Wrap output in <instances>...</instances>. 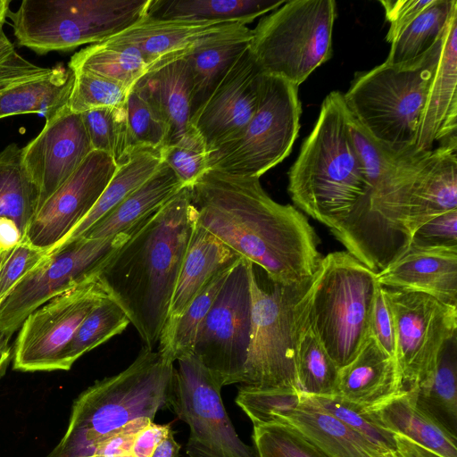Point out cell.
I'll return each mask as SVG.
<instances>
[{
  "instance_id": "26",
  "label": "cell",
  "mask_w": 457,
  "mask_h": 457,
  "mask_svg": "<svg viewBox=\"0 0 457 457\" xmlns=\"http://www.w3.org/2000/svg\"><path fill=\"white\" fill-rule=\"evenodd\" d=\"M241 258L197 221L179 270L165 325L178 319L216 275L230 270Z\"/></svg>"
},
{
  "instance_id": "2",
  "label": "cell",
  "mask_w": 457,
  "mask_h": 457,
  "mask_svg": "<svg viewBox=\"0 0 457 457\" xmlns=\"http://www.w3.org/2000/svg\"><path fill=\"white\" fill-rule=\"evenodd\" d=\"M196 222L190 189L184 187L134 228L97 274L148 349L154 350L166 323Z\"/></svg>"
},
{
  "instance_id": "37",
  "label": "cell",
  "mask_w": 457,
  "mask_h": 457,
  "mask_svg": "<svg viewBox=\"0 0 457 457\" xmlns=\"http://www.w3.org/2000/svg\"><path fill=\"white\" fill-rule=\"evenodd\" d=\"M457 337L444 347L430 381L415 390L417 401L450 432L457 428ZM413 390V389H412Z\"/></svg>"
},
{
  "instance_id": "27",
  "label": "cell",
  "mask_w": 457,
  "mask_h": 457,
  "mask_svg": "<svg viewBox=\"0 0 457 457\" xmlns=\"http://www.w3.org/2000/svg\"><path fill=\"white\" fill-rule=\"evenodd\" d=\"M135 85L166 122L165 145L179 141L192 127V77L187 60L180 58L148 71Z\"/></svg>"
},
{
  "instance_id": "15",
  "label": "cell",
  "mask_w": 457,
  "mask_h": 457,
  "mask_svg": "<svg viewBox=\"0 0 457 457\" xmlns=\"http://www.w3.org/2000/svg\"><path fill=\"white\" fill-rule=\"evenodd\" d=\"M107 294L97 275L52 298L22 322L13 353L20 371L62 370V357L80 324Z\"/></svg>"
},
{
  "instance_id": "51",
  "label": "cell",
  "mask_w": 457,
  "mask_h": 457,
  "mask_svg": "<svg viewBox=\"0 0 457 457\" xmlns=\"http://www.w3.org/2000/svg\"><path fill=\"white\" fill-rule=\"evenodd\" d=\"M152 421L142 417L127 423L96 446L94 457H133L132 446L137 434Z\"/></svg>"
},
{
  "instance_id": "8",
  "label": "cell",
  "mask_w": 457,
  "mask_h": 457,
  "mask_svg": "<svg viewBox=\"0 0 457 457\" xmlns=\"http://www.w3.org/2000/svg\"><path fill=\"white\" fill-rule=\"evenodd\" d=\"M150 0H24L7 18L20 46L37 54L103 42L145 14Z\"/></svg>"
},
{
  "instance_id": "18",
  "label": "cell",
  "mask_w": 457,
  "mask_h": 457,
  "mask_svg": "<svg viewBox=\"0 0 457 457\" xmlns=\"http://www.w3.org/2000/svg\"><path fill=\"white\" fill-rule=\"evenodd\" d=\"M264 76L248 47L192 118L210 154L242 134L258 108Z\"/></svg>"
},
{
  "instance_id": "3",
  "label": "cell",
  "mask_w": 457,
  "mask_h": 457,
  "mask_svg": "<svg viewBox=\"0 0 457 457\" xmlns=\"http://www.w3.org/2000/svg\"><path fill=\"white\" fill-rule=\"evenodd\" d=\"M369 180L354 146L343 94L330 92L288 170L295 205L333 232L366 196Z\"/></svg>"
},
{
  "instance_id": "49",
  "label": "cell",
  "mask_w": 457,
  "mask_h": 457,
  "mask_svg": "<svg viewBox=\"0 0 457 457\" xmlns=\"http://www.w3.org/2000/svg\"><path fill=\"white\" fill-rule=\"evenodd\" d=\"M409 245L457 249V210L443 212L423 223L412 233Z\"/></svg>"
},
{
  "instance_id": "33",
  "label": "cell",
  "mask_w": 457,
  "mask_h": 457,
  "mask_svg": "<svg viewBox=\"0 0 457 457\" xmlns=\"http://www.w3.org/2000/svg\"><path fill=\"white\" fill-rule=\"evenodd\" d=\"M37 187L24 167L15 143L0 152V218L12 220L22 236L38 210Z\"/></svg>"
},
{
  "instance_id": "5",
  "label": "cell",
  "mask_w": 457,
  "mask_h": 457,
  "mask_svg": "<svg viewBox=\"0 0 457 457\" xmlns=\"http://www.w3.org/2000/svg\"><path fill=\"white\" fill-rule=\"evenodd\" d=\"M379 287L377 272L347 251L320 260L308 291L307 321L339 370L357 356L370 334Z\"/></svg>"
},
{
  "instance_id": "29",
  "label": "cell",
  "mask_w": 457,
  "mask_h": 457,
  "mask_svg": "<svg viewBox=\"0 0 457 457\" xmlns=\"http://www.w3.org/2000/svg\"><path fill=\"white\" fill-rule=\"evenodd\" d=\"M386 428L442 457H457L456 436L417 401L415 390L404 389L376 410Z\"/></svg>"
},
{
  "instance_id": "25",
  "label": "cell",
  "mask_w": 457,
  "mask_h": 457,
  "mask_svg": "<svg viewBox=\"0 0 457 457\" xmlns=\"http://www.w3.org/2000/svg\"><path fill=\"white\" fill-rule=\"evenodd\" d=\"M251 40L252 29L235 22L201 39L184 57L192 77L191 120L237 59L249 47Z\"/></svg>"
},
{
  "instance_id": "7",
  "label": "cell",
  "mask_w": 457,
  "mask_h": 457,
  "mask_svg": "<svg viewBox=\"0 0 457 457\" xmlns=\"http://www.w3.org/2000/svg\"><path fill=\"white\" fill-rule=\"evenodd\" d=\"M249 277L251 334L240 386L300 389L296 353L299 337L306 322L308 291L313 276L291 285L269 279L270 284L263 286L251 263Z\"/></svg>"
},
{
  "instance_id": "50",
  "label": "cell",
  "mask_w": 457,
  "mask_h": 457,
  "mask_svg": "<svg viewBox=\"0 0 457 457\" xmlns=\"http://www.w3.org/2000/svg\"><path fill=\"white\" fill-rule=\"evenodd\" d=\"M370 334L380 347L398 363L393 314L381 286L378 287L374 301Z\"/></svg>"
},
{
  "instance_id": "9",
  "label": "cell",
  "mask_w": 457,
  "mask_h": 457,
  "mask_svg": "<svg viewBox=\"0 0 457 457\" xmlns=\"http://www.w3.org/2000/svg\"><path fill=\"white\" fill-rule=\"evenodd\" d=\"M334 0L286 1L252 29L249 49L265 75L299 87L332 55Z\"/></svg>"
},
{
  "instance_id": "54",
  "label": "cell",
  "mask_w": 457,
  "mask_h": 457,
  "mask_svg": "<svg viewBox=\"0 0 457 457\" xmlns=\"http://www.w3.org/2000/svg\"><path fill=\"white\" fill-rule=\"evenodd\" d=\"M396 448L403 457H442L439 454L424 448L410 439L395 435Z\"/></svg>"
},
{
  "instance_id": "52",
  "label": "cell",
  "mask_w": 457,
  "mask_h": 457,
  "mask_svg": "<svg viewBox=\"0 0 457 457\" xmlns=\"http://www.w3.org/2000/svg\"><path fill=\"white\" fill-rule=\"evenodd\" d=\"M433 0H384L380 1L389 23L386 39L391 43L396 34L414 20Z\"/></svg>"
},
{
  "instance_id": "31",
  "label": "cell",
  "mask_w": 457,
  "mask_h": 457,
  "mask_svg": "<svg viewBox=\"0 0 457 457\" xmlns=\"http://www.w3.org/2000/svg\"><path fill=\"white\" fill-rule=\"evenodd\" d=\"M287 1V0H286ZM285 0H150L146 15L159 20L239 22L246 25Z\"/></svg>"
},
{
  "instance_id": "47",
  "label": "cell",
  "mask_w": 457,
  "mask_h": 457,
  "mask_svg": "<svg viewBox=\"0 0 457 457\" xmlns=\"http://www.w3.org/2000/svg\"><path fill=\"white\" fill-rule=\"evenodd\" d=\"M348 112L351 136L364 166L370 189L406 149H395L377 140L349 111Z\"/></svg>"
},
{
  "instance_id": "53",
  "label": "cell",
  "mask_w": 457,
  "mask_h": 457,
  "mask_svg": "<svg viewBox=\"0 0 457 457\" xmlns=\"http://www.w3.org/2000/svg\"><path fill=\"white\" fill-rule=\"evenodd\" d=\"M170 429V424L150 422L137 434L132 446V456L152 457L156 445Z\"/></svg>"
},
{
  "instance_id": "12",
  "label": "cell",
  "mask_w": 457,
  "mask_h": 457,
  "mask_svg": "<svg viewBox=\"0 0 457 457\" xmlns=\"http://www.w3.org/2000/svg\"><path fill=\"white\" fill-rule=\"evenodd\" d=\"M170 403L189 427L188 457H257L254 447L244 443L223 405L222 386L194 353L177 360Z\"/></svg>"
},
{
  "instance_id": "32",
  "label": "cell",
  "mask_w": 457,
  "mask_h": 457,
  "mask_svg": "<svg viewBox=\"0 0 457 457\" xmlns=\"http://www.w3.org/2000/svg\"><path fill=\"white\" fill-rule=\"evenodd\" d=\"M162 163L159 151L135 149L117 166L115 173L89 213L51 251L80 237L94 223L148 180Z\"/></svg>"
},
{
  "instance_id": "36",
  "label": "cell",
  "mask_w": 457,
  "mask_h": 457,
  "mask_svg": "<svg viewBox=\"0 0 457 457\" xmlns=\"http://www.w3.org/2000/svg\"><path fill=\"white\" fill-rule=\"evenodd\" d=\"M230 270L216 275L194 298L178 319L163 327L157 350L162 355L175 361L179 358L193 353L198 328L206 317Z\"/></svg>"
},
{
  "instance_id": "28",
  "label": "cell",
  "mask_w": 457,
  "mask_h": 457,
  "mask_svg": "<svg viewBox=\"0 0 457 457\" xmlns=\"http://www.w3.org/2000/svg\"><path fill=\"white\" fill-rule=\"evenodd\" d=\"M182 182L162 162L154 174L107 214L94 223L80 237L105 239L131 229L173 197Z\"/></svg>"
},
{
  "instance_id": "58",
  "label": "cell",
  "mask_w": 457,
  "mask_h": 457,
  "mask_svg": "<svg viewBox=\"0 0 457 457\" xmlns=\"http://www.w3.org/2000/svg\"><path fill=\"white\" fill-rule=\"evenodd\" d=\"M10 0H0V30L3 29L6 21L7 13L10 10Z\"/></svg>"
},
{
  "instance_id": "56",
  "label": "cell",
  "mask_w": 457,
  "mask_h": 457,
  "mask_svg": "<svg viewBox=\"0 0 457 457\" xmlns=\"http://www.w3.org/2000/svg\"><path fill=\"white\" fill-rule=\"evenodd\" d=\"M172 428L156 445L152 457H179L180 445L174 438Z\"/></svg>"
},
{
  "instance_id": "30",
  "label": "cell",
  "mask_w": 457,
  "mask_h": 457,
  "mask_svg": "<svg viewBox=\"0 0 457 457\" xmlns=\"http://www.w3.org/2000/svg\"><path fill=\"white\" fill-rule=\"evenodd\" d=\"M287 423L301 431L330 457H376L385 452L348 428L303 394Z\"/></svg>"
},
{
  "instance_id": "42",
  "label": "cell",
  "mask_w": 457,
  "mask_h": 457,
  "mask_svg": "<svg viewBox=\"0 0 457 457\" xmlns=\"http://www.w3.org/2000/svg\"><path fill=\"white\" fill-rule=\"evenodd\" d=\"M308 397L315 404L380 449L384 451L397 450L395 434L386 428L376 411L348 402L337 395Z\"/></svg>"
},
{
  "instance_id": "46",
  "label": "cell",
  "mask_w": 457,
  "mask_h": 457,
  "mask_svg": "<svg viewBox=\"0 0 457 457\" xmlns=\"http://www.w3.org/2000/svg\"><path fill=\"white\" fill-rule=\"evenodd\" d=\"M162 162L169 165L184 187H190L209 170L210 153L200 133L194 128L176 143L159 150Z\"/></svg>"
},
{
  "instance_id": "10",
  "label": "cell",
  "mask_w": 457,
  "mask_h": 457,
  "mask_svg": "<svg viewBox=\"0 0 457 457\" xmlns=\"http://www.w3.org/2000/svg\"><path fill=\"white\" fill-rule=\"evenodd\" d=\"M298 87L265 75L255 113L236 140L210 154L209 169L260 178L287 158L300 129Z\"/></svg>"
},
{
  "instance_id": "23",
  "label": "cell",
  "mask_w": 457,
  "mask_h": 457,
  "mask_svg": "<svg viewBox=\"0 0 457 457\" xmlns=\"http://www.w3.org/2000/svg\"><path fill=\"white\" fill-rule=\"evenodd\" d=\"M232 23L235 22L159 20L145 14L108 40L137 47L147 64L148 71H151L184 58L201 39L227 29Z\"/></svg>"
},
{
  "instance_id": "35",
  "label": "cell",
  "mask_w": 457,
  "mask_h": 457,
  "mask_svg": "<svg viewBox=\"0 0 457 457\" xmlns=\"http://www.w3.org/2000/svg\"><path fill=\"white\" fill-rule=\"evenodd\" d=\"M456 11V0H433L396 34L385 62L403 64L424 55L442 38Z\"/></svg>"
},
{
  "instance_id": "59",
  "label": "cell",
  "mask_w": 457,
  "mask_h": 457,
  "mask_svg": "<svg viewBox=\"0 0 457 457\" xmlns=\"http://www.w3.org/2000/svg\"><path fill=\"white\" fill-rule=\"evenodd\" d=\"M12 249L0 244V271Z\"/></svg>"
},
{
  "instance_id": "6",
  "label": "cell",
  "mask_w": 457,
  "mask_h": 457,
  "mask_svg": "<svg viewBox=\"0 0 457 457\" xmlns=\"http://www.w3.org/2000/svg\"><path fill=\"white\" fill-rule=\"evenodd\" d=\"M442 38L424 55L403 64H382L358 74L343 95L348 111L378 141L414 147Z\"/></svg>"
},
{
  "instance_id": "44",
  "label": "cell",
  "mask_w": 457,
  "mask_h": 457,
  "mask_svg": "<svg viewBox=\"0 0 457 457\" xmlns=\"http://www.w3.org/2000/svg\"><path fill=\"white\" fill-rule=\"evenodd\" d=\"M253 440L257 457H330L287 423L253 425Z\"/></svg>"
},
{
  "instance_id": "22",
  "label": "cell",
  "mask_w": 457,
  "mask_h": 457,
  "mask_svg": "<svg viewBox=\"0 0 457 457\" xmlns=\"http://www.w3.org/2000/svg\"><path fill=\"white\" fill-rule=\"evenodd\" d=\"M403 390L399 364L370 334L357 356L339 370L335 395L376 411Z\"/></svg>"
},
{
  "instance_id": "45",
  "label": "cell",
  "mask_w": 457,
  "mask_h": 457,
  "mask_svg": "<svg viewBox=\"0 0 457 457\" xmlns=\"http://www.w3.org/2000/svg\"><path fill=\"white\" fill-rule=\"evenodd\" d=\"M69 108L76 113L126 104L132 88L85 71H75Z\"/></svg>"
},
{
  "instance_id": "38",
  "label": "cell",
  "mask_w": 457,
  "mask_h": 457,
  "mask_svg": "<svg viewBox=\"0 0 457 457\" xmlns=\"http://www.w3.org/2000/svg\"><path fill=\"white\" fill-rule=\"evenodd\" d=\"M339 369L306 322L299 337L296 372L301 391L308 396L337 393Z\"/></svg>"
},
{
  "instance_id": "34",
  "label": "cell",
  "mask_w": 457,
  "mask_h": 457,
  "mask_svg": "<svg viewBox=\"0 0 457 457\" xmlns=\"http://www.w3.org/2000/svg\"><path fill=\"white\" fill-rule=\"evenodd\" d=\"M68 68L112 79L132 88L148 72L147 64L139 52L127 43L104 40L76 52Z\"/></svg>"
},
{
  "instance_id": "57",
  "label": "cell",
  "mask_w": 457,
  "mask_h": 457,
  "mask_svg": "<svg viewBox=\"0 0 457 457\" xmlns=\"http://www.w3.org/2000/svg\"><path fill=\"white\" fill-rule=\"evenodd\" d=\"M12 336L0 334V378L4 375L6 369L12 358L10 339Z\"/></svg>"
},
{
  "instance_id": "16",
  "label": "cell",
  "mask_w": 457,
  "mask_h": 457,
  "mask_svg": "<svg viewBox=\"0 0 457 457\" xmlns=\"http://www.w3.org/2000/svg\"><path fill=\"white\" fill-rule=\"evenodd\" d=\"M73 84L69 68L31 63L0 30V119L38 113L49 120L69 106Z\"/></svg>"
},
{
  "instance_id": "11",
  "label": "cell",
  "mask_w": 457,
  "mask_h": 457,
  "mask_svg": "<svg viewBox=\"0 0 457 457\" xmlns=\"http://www.w3.org/2000/svg\"><path fill=\"white\" fill-rule=\"evenodd\" d=\"M136 226L105 239L79 237L51 251L0 303V334L12 336L38 307L96 277Z\"/></svg>"
},
{
  "instance_id": "39",
  "label": "cell",
  "mask_w": 457,
  "mask_h": 457,
  "mask_svg": "<svg viewBox=\"0 0 457 457\" xmlns=\"http://www.w3.org/2000/svg\"><path fill=\"white\" fill-rule=\"evenodd\" d=\"M129 323L122 309L105 297L83 320L64 350L62 370H69L79 357L120 334Z\"/></svg>"
},
{
  "instance_id": "14",
  "label": "cell",
  "mask_w": 457,
  "mask_h": 457,
  "mask_svg": "<svg viewBox=\"0 0 457 457\" xmlns=\"http://www.w3.org/2000/svg\"><path fill=\"white\" fill-rule=\"evenodd\" d=\"M384 288L391 309L404 389L431 379L445 345L456 336L457 306L418 292Z\"/></svg>"
},
{
  "instance_id": "1",
  "label": "cell",
  "mask_w": 457,
  "mask_h": 457,
  "mask_svg": "<svg viewBox=\"0 0 457 457\" xmlns=\"http://www.w3.org/2000/svg\"><path fill=\"white\" fill-rule=\"evenodd\" d=\"M189 189L198 223L270 281L291 285L314 275L322 258L314 228L295 206L274 201L260 178L209 169Z\"/></svg>"
},
{
  "instance_id": "13",
  "label": "cell",
  "mask_w": 457,
  "mask_h": 457,
  "mask_svg": "<svg viewBox=\"0 0 457 457\" xmlns=\"http://www.w3.org/2000/svg\"><path fill=\"white\" fill-rule=\"evenodd\" d=\"M251 263L242 257L232 267L194 345L193 353L222 386L243 378L252 321Z\"/></svg>"
},
{
  "instance_id": "41",
  "label": "cell",
  "mask_w": 457,
  "mask_h": 457,
  "mask_svg": "<svg viewBox=\"0 0 457 457\" xmlns=\"http://www.w3.org/2000/svg\"><path fill=\"white\" fill-rule=\"evenodd\" d=\"M303 393L294 387L253 389L240 386L236 403L256 424H284L300 406Z\"/></svg>"
},
{
  "instance_id": "40",
  "label": "cell",
  "mask_w": 457,
  "mask_h": 457,
  "mask_svg": "<svg viewBox=\"0 0 457 457\" xmlns=\"http://www.w3.org/2000/svg\"><path fill=\"white\" fill-rule=\"evenodd\" d=\"M93 151L111 156L117 166L132 153L126 104L93 109L80 113Z\"/></svg>"
},
{
  "instance_id": "60",
  "label": "cell",
  "mask_w": 457,
  "mask_h": 457,
  "mask_svg": "<svg viewBox=\"0 0 457 457\" xmlns=\"http://www.w3.org/2000/svg\"><path fill=\"white\" fill-rule=\"evenodd\" d=\"M376 457H403V455L399 453L398 450H395L385 452L383 453L377 455Z\"/></svg>"
},
{
  "instance_id": "24",
  "label": "cell",
  "mask_w": 457,
  "mask_h": 457,
  "mask_svg": "<svg viewBox=\"0 0 457 457\" xmlns=\"http://www.w3.org/2000/svg\"><path fill=\"white\" fill-rule=\"evenodd\" d=\"M457 210V139L428 152L410 199L403 224L407 245L423 223Z\"/></svg>"
},
{
  "instance_id": "4",
  "label": "cell",
  "mask_w": 457,
  "mask_h": 457,
  "mask_svg": "<svg viewBox=\"0 0 457 457\" xmlns=\"http://www.w3.org/2000/svg\"><path fill=\"white\" fill-rule=\"evenodd\" d=\"M174 361L145 345L133 362L83 391L66 433L47 457H94L96 446L127 423L170 409Z\"/></svg>"
},
{
  "instance_id": "20",
  "label": "cell",
  "mask_w": 457,
  "mask_h": 457,
  "mask_svg": "<svg viewBox=\"0 0 457 457\" xmlns=\"http://www.w3.org/2000/svg\"><path fill=\"white\" fill-rule=\"evenodd\" d=\"M457 129V11L442 37L438 62L429 84L414 149H433L434 143L456 138Z\"/></svg>"
},
{
  "instance_id": "43",
  "label": "cell",
  "mask_w": 457,
  "mask_h": 457,
  "mask_svg": "<svg viewBox=\"0 0 457 457\" xmlns=\"http://www.w3.org/2000/svg\"><path fill=\"white\" fill-rule=\"evenodd\" d=\"M128 128L131 151H159L168 138V127L157 109L135 85L127 100Z\"/></svg>"
},
{
  "instance_id": "48",
  "label": "cell",
  "mask_w": 457,
  "mask_h": 457,
  "mask_svg": "<svg viewBox=\"0 0 457 457\" xmlns=\"http://www.w3.org/2000/svg\"><path fill=\"white\" fill-rule=\"evenodd\" d=\"M50 250L34 245L27 234L11 250L0 271V303L14 287L48 257Z\"/></svg>"
},
{
  "instance_id": "17",
  "label": "cell",
  "mask_w": 457,
  "mask_h": 457,
  "mask_svg": "<svg viewBox=\"0 0 457 457\" xmlns=\"http://www.w3.org/2000/svg\"><path fill=\"white\" fill-rule=\"evenodd\" d=\"M117 170L108 154L92 151L75 172L44 203L27 236L36 245H58L89 213Z\"/></svg>"
},
{
  "instance_id": "55",
  "label": "cell",
  "mask_w": 457,
  "mask_h": 457,
  "mask_svg": "<svg viewBox=\"0 0 457 457\" xmlns=\"http://www.w3.org/2000/svg\"><path fill=\"white\" fill-rule=\"evenodd\" d=\"M22 234L11 219L0 218V244L13 248L21 239Z\"/></svg>"
},
{
  "instance_id": "19",
  "label": "cell",
  "mask_w": 457,
  "mask_h": 457,
  "mask_svg": "<svg viewBox=\"0 0 457 457\" xmlns=\"http://www.w3.org/2000/svg\"><path fill=\"white\" fill-rule=\"evenodd\" d=\"M92 151L80 113L67 106L46 120L40 133L21 148L24 167L38 189V210Z\"/></svg>"
},
{
  "instance_id": "21",
  "label": "cell",
  "mask_w": 457,
  "mask_h": 457,
  "mask_svg": "<svg viewBox=\"0 0 457 457\" xmlns=\"http://www.w3.org/2000/svg\"><path fill=\"white\" fill-rule=\"evenodd\" d=\"M377 279L383 287L423 293L457 306V249L409 245Z\"/></svg>"
}]
</instances>
